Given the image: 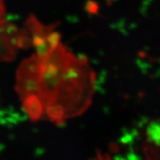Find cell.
I'll return each mask as SVG.
<instances>
[{
  "label": "cell",
  "instance_id": "9a60e30c",
  "mask_svg": "<svg viewBox=\"0 0 160 160\" xmlns=\"http://www.w3.org/2000/svg\"><path fill=\"white\" fill-rule=\"evenodd\" d=\"M45 153V150L44 149H42V148L41 147H38L35 150V151H34V155L36 156V157H40V156L43 155Z\"/></svg>",
  "mask_w": 160,
  "mask_h": 160
},
{
  "label": "cell",
  "instance_id": "52a82bcc",
  "mask_svg": "<svg viewBox=\"0 0 160 160\" xmlns=\"http://www.w3.org/2000/svg\"><path fill=\"white\" fill-rule=\"evenodd\" d=\"M35 48L37 52H38V55L39 57V58H44L45 57H47V55L48 54L49 50H50V47H49L48 43L47 42V39L45 41H43L42 42L39 43V44L36 45Z\"/></svg>",
  "mask_w": 160,
  "mask_h": 160
},
{
  "label": "cell",
  "instance_id": "e0dca14e",
  "mask_svg": "<svg viewBox=\"0 0 160 160\" xmlns=\"http://www.w3.org/2000/svg\"><path fill=\"white\" fill-rule=\"evenodd\" d=\"M137 27V25L136 23H131V25H129V29H130V30H135Z\"/></svg>",
  "mask_w": 160,
  "mask_h": 160
},
{
  "label": "cell",
  "instance_id": "7c38bea8",
  "mask_svg": "<svg viewBox=\"0 0 160 160\" xmlns=\"http://www.w3.org/2000/svg\"><path fill=\"white\" fill-rule=\"evenodd\" d=\"M127 159H130V160H134V159H141V157L138 156L137 154H136L132 150H131V152H129L128 155L126 157Z\"/></svg>",
  "mask_w": 160,
  "mask_h": 160
},
{
  "label": "cell",
  "instance_id": "277c9868",
  "mask_svg": "<svg viewBox=\"0 0 160 160\" xmlns=\"http://www.w3.org/2000/svg\"><path fill=\"white\" fill-rule=\"evenodd\" d=\"M80 75L79 70L74 66H70L67 68L65 70L62 75H61V79L64 81H70V80H74L78 78Z\"/></svg>",
  "mask_w": 160,
  "mask_h": 160
},
{
  "label": "cell",
  "instance_id": "ac0fdd59",
  "mask_svg": "<svg viewBox=\"0 0 160 160\" xmlns=\"http://www.w3.org/2000/svg\"><path fill=\"white\" fill-rule=\"evenodd\" d=\"M78 57L80 61H83V60H84V58H86L85 55H82V54H79V55L78 56Z\"/></svg>",
  "mask_w": 160,
  "mask_h": 160
},
{
  "label": "cell",
  "instance_id": "2e32d148",
  "mask_svg": "<svg viewBox=\"0 0 160 160\" xmlns=\"http://www.w3.org/2000/svg\"><path fill=\"white\" fill-rule=\"evenodd\" d=\"M4 12H5V8L4 4L2 0H0V18L4 16Z\"/></svg>",
  "mask_w": 160,
  "mask_h": 160
},
{
  "label": "cell",
  "instance_id": "5b68a950",
  "mask_svg": "<svg viewBox=\"0 0 160 160\" xmlns=\"http://www.w3.org/2000/svg\"><path fill=\"white\" fill-rule=\"evenodd\" d=\"M47 113L50 117L52 118H57L59 119L61 118L64 114V109L63 107L60 105H52L49 106L47 109Z\"/></svg>",
  "mask_w": 160,
  "mask_h": 160
},
{
  "label": "cell",
  "instance_id": "6da1fadb",
  "mask_svg": "<svg viewBox=\"0 0 160 160\" xmlns=\"http://www.w3.org/2000/svg\"><path fill=\"white\" fill-rule=\"evenodd\" d=\"M22 110L28 115L30 116V118L36 119L42 113V106L37 97L34 96H30L24 102Z\"/></svg>",
  "mask_w": 160,
  "mask_h": 160
},
{
  "label": "cell",
  "instance_id": "8fae6325",
  "mask_svg": "<svg viewBox=\"0 0 160 160\" xmlns=\"http://www.w3.org/2000/svg\"><path fill=\"white\" fill-rule=\"evenodd\" d=\"M137 65H138V67L141 69V71L144 72V73H146V72H145V70H147V68H148V64L146 63V62L138 59L137 61Z\"/></svg>",
  "mask_w": 160,
  "mask_h": 160
},
{
  "label": "cell",
  "instance_id": "ffe728a7",
  "mask_svg": "<svg viewBox=\"0 0 160 160\" xmlns=\"http://www.w3.org/2000/svg\"><path fill=\"white\" fill-rule=\"evenodd\" d=\"M92 61H93L92 63H93V64H95V65H97V64L99 63V61H97V60H92Z\"/></svg>",
  "mask_w": 160,
  "mask_h": 160
},
{
  "label": "cell",
  "instance_id": "4fadbf2b",
  "mask_svg": "<svg viewBox=\"0 0 160 160\" xmlns=\"http://www.w3.org/2000/svg\"><path fill=\"white\" fill-rule=\"evenodd\" d=\"M66 19H67V21H69L70 23L72 24H75L78 21V17H77V16H68V17H66Z\"/></svg>",
  "mask_w": 160,
  "mask_h": 160
},
{
  "label": "cell",
  "instance_id": "7a4b0ae2",
  "mask_svg": "<svg viewBox=\"0 0 160 160\" xmlns=\"http://www.w3.org/2000/svg\"><path fill=\"white\" fill-rule=\"evenodd\" d=\"M147 141L160 148V122L152 121L146 128Z\"/></svg>",
  "mask_w": 160,
  "mask_h": 160
},
{
  "label": "cell",
  "instance_id": "8992f818",
  "mask_svg": "<svg viewBox=\"0 0 160 160\" xmlns=\"http://www.w3.org/2000/svg\"><path fill=\"white\" fill-rule=\"evenodd\" d=\"M46 39L49 47H50V48L56 49L58 44H59L60 39H61V34L58 32H52V33L48 34Z\"/></svg>",
  "mask_w": 160,
  "mask_h": 160
},
{
  "label": "cell",
  "instance_id": "30bf717a",
  "mask_svg": "<svg viewBox=\"0 0 160 160\" xmlns=\"http://www.w3.org/2000/svg\"><path fill=\"white\" fill-rule=\"evenodd\" d=\"M149 122V119H148L145 116H142L140 118V119L138 120V122H137V127H138V128H143L145 125H146Z\"/></svg>",
  "mask_w": 160,
  "mask_h": 160
},
{
  "label": "cell",
  "instance_id": "d6986e66",
  "mask_svg": "<svg viewBox=\"0 0 160 160\" xmlns=\"http://www.w3.org/2000/svg\"><path fill=\"white\" fill-rule=\"evenodd\" d=\"M103 111H105V114H109V112H110V111H109V108H108V107H105V108H104Z\"/></svg>",
  "mask_w": 160,
  "mask_h": 160
},
{
  "label": "cell",
  "instance_id": "3957f363",
  "mask_svg": "<svg viewBox=\"0 0 160 160\" xmlns=\"http://www.w3.org/2000/svg\"><path fill=\"white\" fill-rule=\"evenodd\" d=\"M17 92L21 96H24L27 93L37 92L38 91V82L33 78H27L21 82L19 87H17Z\"/></svg>",
  "mask_w": 160,
  "mask_h": 160
},
{
  "label": "cell",
  "instance_id": "9c48e42d",
  "mask_svg": "<svg viewBox=\"0 0 160 160\" xmlns=\"http://www.w3.org/2000/svg\"><path fill=\"white\" fill-rule=\"evenodd\" d=\"M85 9L90 14H97V11H98V5L97 4V2L92 0H88L86 2Z\"/></svg>",
  "mask_w": 160,
  "mask_h": 160
},
{
  "label": "cell",
  "instance_id": "ba28073f",
  "mask_svg": "<svg viewBox=\"0 0 160 160\" xmlns=\"http://www.w3.org/2000/svg\"><path fill=\"white\" fill-rule=\"evenodd\" d=\"M31 43L32 40L21 32V34L20 35L19 40H18V47L21 48H28L31 45Z\"/></svg>",
  "mask_w": 160,
  "mask_h": 160
},
{
  "label": "cell",
  "instance_id": "5bb4252c",
  "mask_svg": "<svg viewBox=\"0 0 160 160\" xmlns=\"http://www.w3.org/2000/svg\"><path fill=\"white\" fill-rule=\"evenodd\" d=\"M7 20L8 21H17L20 18L19 15H16V14H8V15L7 16L5 17Z\"/></svg>",
  "mask_w": 160,
  "mask_h": 160
}]
</instances>
